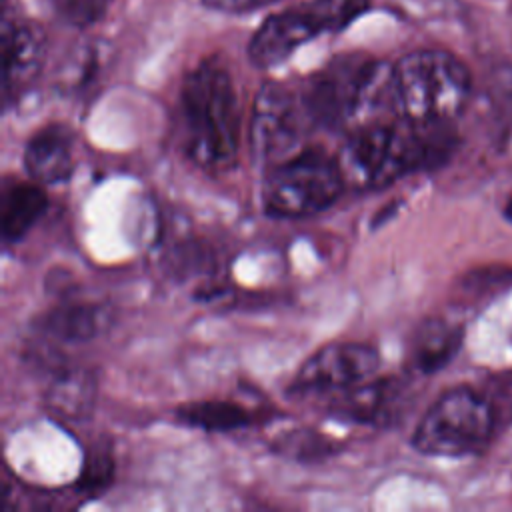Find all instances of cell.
Wrapping results in <instances>:
<instances>
[{
    "instance_id": "cell-1",
    "label": "cell",
    "mask_w": 512,
    "mask_h": 512,
    "mask_svg": "<svg viewBox=\"0 0 512 512\" xmlns=\"http://www.w3.org/2000/svg\"><path fill=\"white\" fill-rule=\"evenodd\" d=\"M454 146L452 122L398 118L348 130L336 162L346 188L366 192L440 166L450 158Z\"/></svg>"
},
{
    "instance_id": "cell-2",
    "label": "cell",
    "mask_w": 512,
    "mask_h": 512,
    "mask_svg": "<svg viewBox=\"0 0 512 512\" xmlns=\"http://www.w3.org/2000/svg\"><path fill=\"white\" fill-rule=\"evenodd\" d=\"M180 118L188 154L204 168H226L240 144V104L228 70L206 60L180 88Z\"/></svg>"
},
{
    "instance_id": "cell-3",
    "label": "cell",
    "mask_w": 512,
    "mask_h": 512,
    "mask_svg": "<svg viewBox=\"0 0 512 512\" xmlns=\"http://www.w3.org/2000/svg\"><path fill=\"white\" fill-rule=\"evenodd\" d=\"M392 72L398 112L406 120L452 122L468 104L470 72L450 52L414 50Z\"/></svg>"
},
{
    "instance_id": "cell-4",
    "label": "cell",
    "mask_w": 512,
    "mask_h": 512,
    "mask_svg": "<svg viewBox=\"0 0 512 512\" xmlns=\"http://www.w3.org/2000/svg\"><path fill=\"white\" fill-rule=\"evenodd\" d=\"M344 188L336 156L320 148H302L268 168L260 196L268 216L304 218L332 206Z\"/></svg>"
},
{
    "instance_id": "cell-5",
    "label": "cell",
    "mask_w": 512,
    "mask_h": 512,
    "mask_svg": "<svg viewBox=\"0 0 512 512\" xmlns=\"http://www.w3.org/2000/svg\"><path fill=\"white\" fill-rule=\"evenodd\" d=\"M494 430L490 400L460 384L442 392L424 412L412 434V446L426 456L460 458L482 450Z\"/></svg>"
},
{
    "instance_id": "cell-6",
    "label": "cell",
    "mask_w": 512,
    "mask_h": 512,
    "mask_svg": "<svg viewBox=\"0 0 512 512\" xmlns=\"http://www.w3.org/2000/svg\"><path fill=\"white\" fill-rule=\"evenodd\" d=\"M370 10V0H308L270 14L248 44V58L258 68L288 60L300 46L328 32H340Z\"/></svg>"
},
{
    "instance_id": "cell-7",
    "label": "cell",
    "mask_w": 512,
    "mask_h": 512,
    "mask_svg": "<svg viewBox=\"0 0 512 512\" xmlns=\"http://www.w3.org/2000/svg\"><path fill=\"white\" fill-rule=\"evenodd\" d=\"M310 130L314 124L298 86L266 82L260 88L250 118V146L258 162L270 168L300 152Z\"/></svg>"
},
{
    "instance_id": "cell-8",
    "label": "cell",
    "mask_w": 512,
    "mask_h": 512,
    "mask_svg": "<svg viewBox=\"0 0 512 512\" xmlns=\"http://www.w3.org/2000/svg\"><path fill=\"white\" fill-rule=\"evenodd\" d=\"M374 64L370 56L342 54L298 86L314 128L350 130Z\"/></svg>"
},
{
    "instance_id": "cell-9",
    "label": "cell",
    "mask_w": 512,
    "mask_h": 512,
    "mask_svg": "<svg viewBox=\"0 0 512 512\" xmlns=\"http://www.w3.org/2000/svg\"><path fill=\"white\" fill-rule=\"evenodd\" d=\"M378 366L380 356L374 346L364 342H330L302 362L290 392H344L372 380Z\"/></svg>"
},
{
    "instance_id": "cell-10",
    "label": "cell",
    "mask_w": 512,
    "mask_h": 512,
    "mask_svg": "<svg viewBox=\"0 0 512 512\" xmlns=\"http://www.w3.org/2000/svg\"><path fill=\"white\" fill-rule=\"evenodd\" d=\"M46 54L44 32L20 18H2V96L4 106L20 98L42 70Z\"/></svg>"
},
{
    "instance_id": "cell-11",
    "label": "cell",
    "mask_w": 512,
    "mask_h": 512,
    "mask_svg": "<svg viewBox=\"0 0 512 512\" xmlns=\"http://www.w3.org/2000/svg\"><path fill=\"white\" fill-rule=\"evenodd\" d=\"M24 168L38 184H60L74 170V134L64 124L34 132L24 148Z\"/></svg>"
},
{
    "instance_id": "cell-12",
    "label": "cell",
    "mask_w": 512,
    "mask_h": 512,
    "mask_svg": "<svg viewBox=\"0 0 512 512\" xmlns=\"http://www.w3.org/2000/svg\"><path fill=\"white\" fill-rule=\"evenodd\" d=\"M462 326L444 318L424 320L408 348V368L418 374H434L442 370L462 346Z\"/></svg>"
},
{
    "instance_id": "cell-13",
    "label": "cell",
    "mask_w": 512,
    "mask_h": 512,
    "mask_svg": "<svg viewBox=\"0 0 512 512\" xmlns=\"http://www.w3.org/2000/svg\"><path fill=\"white\" fill-rule=\"evenodd\" d=\"M112 322V310L100 302H62L50 308L38 322L42 332L64 342H88Z\"/></svg>"
},
{
    "instance_id": "cell-14",
    "label": "cell",
    "mask_w": 512,
    "mask_h": 512,
    "mask_svg": "<svg viewBox=\"0 0 512 512\" xmlns=\"http://www.w3.org/2000/svg\"><path fill=\"white\" fill-rule=\"evenodd\" d=\"M48 208V196L38 182L6 180L0 194V232L4 244L22 240Z\"/></svg>"
},
{
    "instance_id": "cell-15",
    "label": "cell",
    "mask_w": 512,
    "mask_h": 512,
    "mask_svg": "<svg viewBox=\"0 0 512 512\" xmlns=\"http://www.w3.org/2000/svg\"><path fill=\"white\" fill-rule=\"evenodd\" d=\"M400 398V382L368 380L350 390H344L334 402V414L366 424H384L392 416L394 404Z\"/></svg>"
},
{
    "instance_id": "cell-16",
    "label": "cell",
    "mask_w": 512,
    "mask_h": 512,
    "mask_svg": "<svg viewBox=\"0 0 512 512\" xmlns=\"http://www.w3.org/2000/svg\"><path fill=\"white\" fill-rule=\"evenodd\" d=\"M96 380L90 370L68 368L62 370L48 386L46 406L62 420H84L94 408Z\"/></svg>"
},
{
    "instance_id": "cell-17",
    "label": "cell",
    "mask_w": 512,
    "mask_h": 512,
    "mask_svg": "<svg viewBox=\"0 0 512 512\" xmlns=\"http://www.w3.org/2000/svg\"><path fill=\"white\" fill-rule=\"evenodd\" d=\"M176 418L204 432H234L252 426L258 416L240 402L232 400H196L178 406Z\"/></svg>"
},
{
    "instance_id": "cell-18",
    "label": "cell",
    "mask_w": 512,
    "mask_h": 512,
    "mask_svg": "<svg viewBox=\"0 0 512 512\" xmlns=\"http://www.w3.org/2000/svg\"><path fill=\"white\" fill-rule=\"evenodd\" d=\"M112 476H114V458L110 448L100 444L90 446L84 458L82 472L78 476V490L82 494L94 496L112 482Z\"/></svg>"
},
{
    "instance_id": "cell-19",
    "label": "cell",
    "mask_w": 512,
    "mask_h": 512,
    "mask_svg": "<svg viewBox=\"0 0 512 512\" xmlns=\"http://www.w3.org/2000/svg\"><path fill=\"white\" fill-rule=\"evenodd\" d=\"M54 14L68 26L96 24L108 10L110 0H50Z\"/></svg>"
},
{
    "instance_id": "cell-20",
    "label": "cell",
    "mask_w": 512,
    "mask_h": 512,
    "mask_svg": "<svg viewBox=\"0 0 512 512\" xmlns=\"http://www.w3.org/2000/svg\"><path fill=\"white\" fill-rule=\"evenodd\" d=\"M274 2H280V0H202V4L206 8L216 10V12H226V14L252 12L256 8H264Z\"/></svg>"
},
{
    "instance_id": "cell-21",
    "label": "cell",
    "mask_w": 512,
    "mask_h": 512,
    "mask_svg": "<svg viewBox=\"0 0 512 512\" xmlns=\"http://www.w3.org/2000/svg\"><path fill=\"white\" fill-rule=\"evenodd\" d=\"M502 214H504V218L508 220V222H512V198L504 204V210H502Z\"/></svg>"
}]
</instances>
